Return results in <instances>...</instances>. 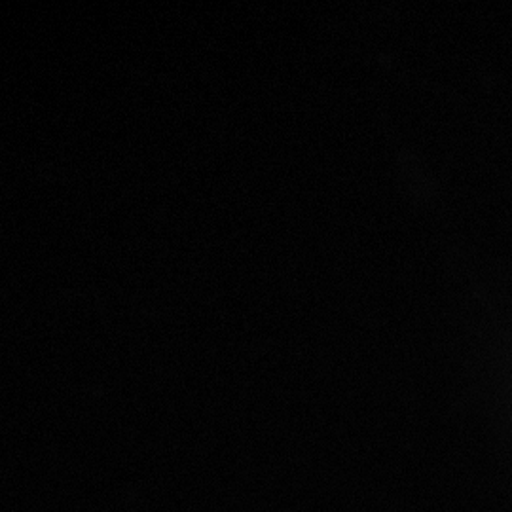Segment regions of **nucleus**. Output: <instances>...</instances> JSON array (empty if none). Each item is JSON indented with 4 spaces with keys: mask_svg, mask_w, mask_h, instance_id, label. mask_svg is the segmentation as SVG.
Returning <instances> with one entry per match:
<instances>
[]
</instances>
